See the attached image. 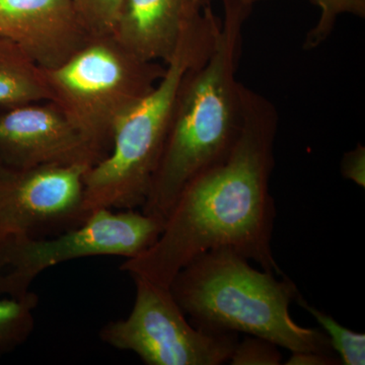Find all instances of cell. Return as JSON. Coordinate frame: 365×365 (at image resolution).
I'll list each match as a JSON object with an SVG mask.
<instances>
[{
  "instance_id": "obj_1",
  "label": "cell",
  "mask_w": 365,
  "mask_h": 365,
  "mask_svg": "<svg viewBox=\"0 0 365 365\" xmlns=\"http://www.w3.org/2000/svg\"><path fill=\"white\" fill-rule=\"evenodd\" d=\"M278 122L273 103L246 86L244 123L230 155L186 185L157 241L120 269L170 287L190 261L225 248L284 275L272 251L276 209L270 179Z\"/></svg>"
},
{
  "instance_id": "obj_2",
  "label": "cell",
  "mask_w": 365,
  "mask_h": 365,
  "mask_svg": "<svg viewBox=\"0 0 365 365\" xmlns=\"http://www.w3.org/2000/svg\"><path fill=\"white\" fill-rule=\"evenodd\" d=\"M252 9L223 4L217 40L207 59L185 74L162 157L143 207L165 220L190 181L222 162L244 123L245 90L237 78L242 29Z\"/></svg>"
},
{
  "instance_id": "obj_3",
  "label": "cell",
  "mask_w": 365,
  "mask_h": 365,
  "mask_svg": "<svg viewBox=\"0 0 365 365\" xmlns=\"http://www.w3.org/2000/svg\"><path fill=\"white\" fill-rule=\"evenodd\" d=\"M170 289L197 328L247 334L290 352L333 354L324 331L299 326L290 316L300 294L294 281L257 270L234 250L199 255L178 272Z\"/></svg>"
},
{
  "instance_id": "obj_4",
  "label": "cell",
  "mask_w": 365,
  "mask_h": 365,
  "mask_svg": "<svg viewBox=\"0 0 365 365\" xmlns=\"http://www.w3.org/2000/svg\"><path fill=\"white\" fill-rule=\"evenodd\" d=\"M222 20L212 7L182 36L155 88L115 125L109 153L85 175L83 206L130 210L143 207L168 133L180 86L192 67L212 53Z\"/></svg>"
},
{
  "instance_id": "obj_5",
  "label": "cell",
  "mask_w": 365,
  "mask_h": 365,
  "mask_svg": "<svg viewBox=\"0 0 365 365\" xmlns=\"http://www.w3.org/2000/svg\"><path fill=\"white\" fill-rule=\"evenodd\" d=\"M43 71L51 102L102 160L115 125L155 88L165 67L139 59L108 35L91 37L66 62Z\"/></svg>"
},
{
  "instance_id": "obj_6",
  "label": "cell",
  "mask_w": 365,
  "mask_h": 365,
  "mask_svg": "<svg viewBox=\"0 0 365 365\" xmlns=\"http://www.w3.org/2000/svg\"><path fill=\"white\" fill-rule=\"evenodd\" d=\"M165 220L137 212L98 209L79 227L52 237H11L0 241V297H25L36 278L64 262L88 257L130 259L150 248Z\"/></svg>"
},
{
  "instance_id": "obj_7",
  "label": "cell",
  "mask_w": 365,
  "mask_h": 365,
  "mask_svg": "<svg viewBox=\"0 0 365 365\" xmlns=\"http://www.w3.org/2000/svg\"><path fill=\"white\" fill-rule=\"evenodd\" d=\"M135 300L127 318L106 324L100 339L118 350L135 353L148 365H220L232 356L237 334L197 328L170 287L131 275Z\"/></svg>"
},
{
  "instance_id": "obj_8",
  "label": "cell",
  "mask_w": 365,
  "mask_h": 365,
  "mask_svg": "<svg viewBox=\"0 0 365 365\" xmlns=\"http://www.w3.org/2000/svg\"><path fill=\"white\" fill-rule=\"evenodd\" d=\"M86 165L16 169L0 163V241L42 239L88 220L83 206Z\"/></svg>"
},
{
  "instance_id": "obj_9",
  "label": "cell",
  "mask_w": 365,
  "mask_h": 365,
  "mask_svg": "<svg viewBox=\"0 0 365 365\" xmlns=\"http://www.w3.org/2000/svg\"><path fill=\"white\" fill-rule=\"evenodd\" d=\"M100 155L53 102L20 106L0 116V163L16 169L86 165Z\"/></svg>"
},
{
  "instance_id": "obj_10",
  "label": "cell",
  "mask_w": 365,
  "mask_h": 365,
  "mask_svg": "<svg viewBox=\"0 0 365 365\" xmlns=\"http://www.w3.org/2000/svg\"><path fill=\"white\" fill-rule=\"evenodd\" d=\"M0 36L43 69L59 66L91 38L74 0H0Z\"/></svg>"
},
{
  "instance_id": "obj_11",
  "label": "cell",
  "mask_w": 365,
  "mask_h": 365,
  "mask_svg": "<svg viewBox=\"0 0 365 365\" xmlns=\"http://www.w3.org/2000/svg\"><path fill=\"white\" fill-rule=\"evenodd\" d=\"M212 0H124L113 36L139 59L169 63Z\"/></svg>"
},
{
  "instance_id": "obj_12",
  "label": "cell",
  "mask_w": 365,
  "mask_h": 365,
  "mask_svg": "<svg viewBox=\"0 0 365 365\" xmlns=\"http://www.w3.org/2000/svg\"><path fill=\"white\" fill-rule=\"evenodd\" d=\"M44 101L51 102V93L43 68L16 43L0 36V108Z\"/></svg>"
},
{
  "instance_id": "obj_13",
  "label": "cell",
  "mask_w": 365,
  "mask_h": 365,
  "mask_svg": "<svg viewBox=\"0 0 365 365\" xmlns=\"http://www.w3.org/2000/svg\"><path fill=\"white\" fill-rule=\"evenodd\" d=\"M39 297L34 292L19 299L0 297V359L25 344L35 330Z\"/></svg>"
},
{
  "instance_id": "obj_14",
  "label": "cell",
  "mask_w": 365,
  "mask_h": 365,
  "mask_svg": "<svg viewBox=\"0 0 365 365\" xmlns=\"http://www.w3.org/2000/svg\"><path fill=\"white\" fill-rule=\"evenodd\" d=\"M295 302L300 307L307 309L318 322L323 329L324 333L330 341L333 351L337 353L341 364L345 365L365 364V335L354 332L350 329L341 325L332 316L319 311L311 304H307L302 294L297 297Z\"/></svg>"
},
{
  "instance_id": "obj_15",
  "label": "cell",
  "mask_w": 365,
  "mask_h": 365,
  "mask_svg": "<svg viewBox=\"0 0 365 365\" xmlns=\"http://www.w3.org/2000/svg\"><path fill=\"white\" fill-rule=\"evenodd\" d=\"M311 2L318 7L319 16L304 41L306 51L317 49L325 43L332 35L341 16L345 14L361 19L365 16V0H311Z\"/></svg>"
},
{
  "instance_id": "obj_16",
  "label": "cell",
  "mask_w": 365,
  "mask_h": 365,
  "mask_svg": "<svg viewBox=\"0 0 365 365\" xmlns=\"http://www.w3.org/2000/svg\"><path fill=\"white\" fill-rule=\"evenodd\" d=\"M91 37L113 35L124 0H74Z\"/></svg>"
},
{
  "instance_id": "obj_17",
  "label": "cell",
  "mask_w": 365,
  "mask_h": 365,
  "mask_svg": "<svg viewBox=\"0 0 365 365\" xmlns=\"http://www.w3.org/2000/svg\"><path fill=\"white\" fill-rule=\"evenodd\" d=\"M277 347L270 341L248 335L237 341L228 362L232 365H279L282 355Z\"/></svg>"
},
{
  "instance_id": "obj_18",
  "label": "cell",
  "mask_w": 365,
  "mask_h": 365,
  "mask_svg": "<svg viewBox=\"0 0 365 365\" xmlns=\"http://www.w3.org/2000/svg\"><path fill=\"white\" fill-rule=\"evenodd\" d=\"M341 174L357 186L365 187V148L357 144L356 148L347 151L341 160Z\"/></svg>"
},
{
  "instance_id": "obj_19",
  "label": "cell",
  "mask_w": 365,
  "mask_h": 365,
  "mask_svg": "<svg viewBox=\"0 0 365 365\" xmlns=\"http://www.w3.org/2000/svg\"><path fill=\"white\" fill-rule=\"evenodd\" d=\"M340 359L333 354L314 351L292 352L287 365H336Z\"/></svg>"
},
{
  "instance_id": "obj_20",
  "label": "cell",
  "mask_w": 365,
  "mask_h": 365,
  "mask_svg": "<svg viewBox=\"0 0 365 365\" xmlns=\"http://www.w3.org/2000/svg\"><path fill=\"white\" fill-rule=\"evenodd\" d=\"M222 4H237L247 7V9H253L255 4L260 2L267 1V0H222Z\"/></svg>"
}]
</instances>
